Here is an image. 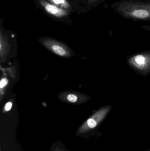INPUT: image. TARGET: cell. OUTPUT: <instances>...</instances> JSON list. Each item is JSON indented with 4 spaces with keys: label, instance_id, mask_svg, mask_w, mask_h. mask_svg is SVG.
<instances>
[{
    "label": "cell",
    "instance_id": "8",
    "mask_svg": "<svg viewBox=\"0 0 150 151\" xmlns=\"http://www.w3.org/2000/svg\"><path fill=\"white\" fill-rule=\"evenodd\" d=\"M67 99L69 102L74 103L77 100V97L73 94H69L67 96Z\"/></svg>",
    "mask_w": 150,
    "mask_h": 151
},
{
    "label": "cell",
    "instance_id": "10",
    "mask_svg": "<svg viewBox=\"0 0 150 151\" xmlns=\"http://www.w3.org/2000/svg\"><path fill=\"white\" fill-rule=\"evenodd\" d=\"M12 104L11 102H9L5 105V109L6 111H9L11 109Z\"/></svg>",
    "mask_w": 150,
    "mask_h": 151
},
{
    "label": "cell",
    "instance_id": "7",
    "mask_svg": "<svg viewBox=\"0 0 150 151\" xmlns=\"http://www.w3.org/2000/svg\"><path fill=\"white\" fill-rule=\"evenodd\" d=\"M105 0H88L89 3L92 6H96L104 2Z\"/></svg>",
    "mask_w": 150,
    "mask_h": 151
},
{
    "label": "cell",
    "instance_id": "1",
    "mask_svg": "<svg viewBox=\"0 0 150 151\" xmlns=\"http://www.w3.org/2000/svg\"><path fill=\"white\" fill-rule=\"evenodd\" d=\"M111 8L117 14L134 21H150V0H121Z\"/></svg>",
    "mask_w": 150,
    "mask_h": 151
},
{
    "label": "cell",
    "instance_id": "9",
    "mask_svg": "<svg viewBox=\"0 0 150 151\" xmlns=\"http://www.w3.org/2000/svg\"><path fill=\"white\" fill-rule=\"evenodd\" d=\"M8 81L6 78H3L1 81L0 83V87L1 88H3L6 86L8 84Z\"/></svg>",
    "mask_w": 150,
    "mask_h": 151
},
{
    "label": "cell",
    "instance_id": "3",
    "mask_svg": "<svg viewBox=\"0 0 150 151\" xmlns=\"http://www.w3.org/2000/svg\"><path fill=\"white\" fill-rule=\"evenodd\" d=\"M111 108V106H109L104 107L98 111L92 117L87 121L85 125L83 126L85 127L83 131L92 129L96 127L97 125L104 119L109 112Z\"/></svg>",
    "mask_w": 150,
    "mask_h": 151
},
{
    "label": "cell",
    "instance_id": "5",
    "mask_svg": "<svg viewBox=\"0 0 150 151\" xmlns=\"http://www.w3.org/2000/svg\"><path fill=\"white\" fill-rule=\"evenodd\" d=\"M49 1L53 4L63 9H67L70 7L69 4L66 0H49Z\"/></svg>",
    "mask_w": 150,
    "mask_h": 151
},
{
    "label": "cell",
    "instance_id": "6",
    "mask_svg": "<svg viewBox=\"0 0 150 151\" xmlns=\"http://www.w3.org/2000/svg\"><path fill=\"white\" fill-rule=\"evenodd\" d=\"M51 48L55 54L59 55L64 56L67 55L66 50L58 44H53L51 46Z\"/></svg>",
    "mask_w": 150,
    "mask_h": 151
},
{
    "label": "cell",
    "instance_id": "2",
    "mask_svg": "<svg viewBox=\"0 0 150 151\" xmlns=\"http://www.w3.org/2000/svg\"><path fill=\"white\" fill-rule=\"evenodd\" d=\"M129 64L136 70L147 72L150 69V54H140L134 56L129 60Z\"/></svg>",
    "mask_w": 150,
    "mask_h": 151
},
{
    "label": "cell",
    "instance_id": "11",
    "mask_svg": "<svg viewBox=\"0 0 150 151\" xmlns=\"http://www.w3.org/2000/svg\"><path fill=\"white\" fill-rule=\"evenodd\" d=\"M142 28L147 31H150V25H144L142 26Z\"/></svg>",
    "mask_w": 150,
    "mask_h": 151
},
{
    "label": "cell",
    "instance_id": "4",
    "mask_svg": "<svg viewBox=\"0 0 150 151\" xmlns=\"http://www.w3.org/2000/svg\"><path fill=\"white\" fill-rule=\"evenodd\" d=\"M40 4L45 10L50 15L56 17H63L68 15L67 10L63 9L55 6L45 0H40Z\"/></svg>",
    "mask_w": 150,
    "mask_h": 151
}]
</instances>
